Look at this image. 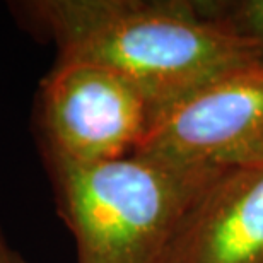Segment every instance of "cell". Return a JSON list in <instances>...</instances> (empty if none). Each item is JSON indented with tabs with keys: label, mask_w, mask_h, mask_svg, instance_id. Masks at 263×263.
<instances>
[{
	"label": "cell",
	"mask_w": 263,
	"mask_h": 263,
	"mask_svg": "<svg viewBox=\"0 0 263 263\" xmlns=\"http://www.w3.org/2000/svg\"><path fill=\"white\" fill-rule=\"evenodd\" d=\"M10 10L29 34L55 45V62L111 68L140 87L154 113L224 73L263 62L260 41L186 2L24 0Z\"/></svg>",
	"instance_id": "1"
},
{
	"label": "cell",
	"mask_w": 263,
	"mask_h": 263,
	"mask_svg": "<svg viewBox=\"0 0 263 263\" xmlns=\"http://www.w3.org/2000/svg\"><path fill=\"white\" fill-rule=\"evenodd\" d=\"M77 263H159L173 233L220 170L132 154L96 164H45Z\"/></svg>",
	"instance_id": "2"
},
{
	"label": "cell",
	"mask_w": 263,
	"mask_h": 263,
	"mask_svg": "<svg viewBox=\"0 0 263 263\" xmlns=\"http://www.w3.org/2000/svg\"><path fill=\"white\" fill-rule=\"evenodd\" d=\"M154 108L111 68L55 62L41 79L34 125L45 164H96L135 154Z\"/></svg>",
	"instance_id": "3"
},
{
	"label": "cell",
	"mask_w": 263,
	"mask_h": 263,
	"mask_svg": "<svg viewBox=\"0 0 263 263\" xmlns=\"http://www.w3.org/2000/svg\"><path fill=\"white\" fill-rule=\"evenodd\" d=\"M263 147V62L236 68L157 109L135 154L220 170Z\"/></svg>",
	"instance_id": "4"
},
{
	"label": "cell",
	"mask_w": 263,
	"mask_h": 263,
	"mask_svg": "<svg viewBox=\"0 0 263 263\" xmlns=\"http://www.w3.org/2000/svg\"><path fill=\"white\" fill-rule=\"evenodd\" d=\"M159 263H263V147L200 192Z\"/></svg>",
	"instance_id": "5"
},
{
	"label": "cell",
	"mask_w": 263,
	"mask_h": 263,
	"mask_svg": "<svg viewBox=\"0 0 263 263\" xmlns=\"http://www.w3.org/2000/svg\"><path fill=\"white\" fill-rule=\"evenodd\" d=\"M233 23L241 33L251 36L263 45V0L239 2L234 7ZM229 21V19H228Z\"/></svg>",
	"instance_id": "6"
},
{
	"label": "cell",
	"mask_w": 263,
	"mask_h": 263,
	"mask_svg": "<svg viewBox=\"0 0 263 263\" xmlns=\"http://www.w3.org/2000/svg\"><path fill=\"white\" fill-rule=\"evenodd\" d=\"M0 263H26L23 256L7 243L2 229H0Z\"/></svg>",
	"instance_id": "7"
}]
</instances>
